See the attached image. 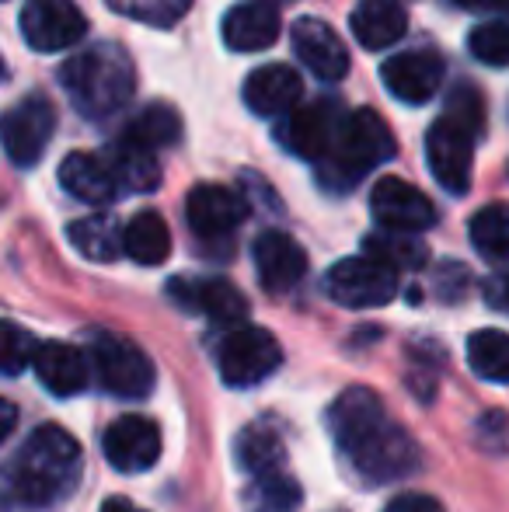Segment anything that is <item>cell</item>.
Wrapping results in <instances>:
<instances>
[{
	"instance_id": "cell-1",
	"label": "cell",
	"mask_w": 509,
	"mask_h": 512,
	"mask_svg": "<svg viewBox=\"0 0 509 512\" xmlns=\"http://www.w3.org/2000/svg\"><path fill=\"white\" fill-rule=\"evenodd\" d=\"M328 425L339 450L367 481H398L419 464V446L398 422L387 418L381 398L370 387L342 391L328 408Z\"/></svg>"
},
{
	"instance_id": "cell-2",
	"label": "cell",
	"mask_w": 509,
	"mask_h": 512,
	"mask_svg": "<svg viewBox=\"0 0 509 512\" xmlns=\"http://www.w3.org/2000/svg\"><path fill=\"white\" fill-rule=\"evenodd\" d=\"M81 481V446L60 425H39L0 474V499L14 509L60 506Z\"/></svg>"
},
{
	"instance_id": "cell-3",
	"label": "cell",
	"mask_w": 509,
	"mask_h": 512,
	"mask_svg": "<svg viewBox=\"0 0 509 512\" xmlns=\"http://www.w3.org/2000/svg\"><path fill=\"white\" fill-rule=\"evenodd\" d=\"M60 84L70 105L88 119H109L133 98L136 74L126 49L116 42H98L81 49L60 67Z\"/></svg>"
},
{
	"instance_id": "cell-4",
	"label": "cell",
	"mask_w": 509,
	"mask_h": 512,
	"mask_svg": "<svg viewBox=\"0 0 509 512\" xmlns=\"http://www.w3.org/2000/svg\"><path fill=\"white\" fill-rule=\"evenodd\" d=\"M482 98L475 88L464 84L447 102V112L433 122L426 133V161L433 178L450 192L464 196L471 189V168H475V140L482 133Z\"/></svg>"
},
{
	"instance_id": "cell-5",
	"label": "cell",
	"mask_w": 509,
	"mask_h": 512,
	"mask_svg": "<svg viewBox=\"0 0 509 512\" xmlns=\"http://www.w3.org/2000/svg\"><path fill=\"white\" fill-rule=\"evenodd\" d=\"M387 157H394V136L387 129V122L370 108L349 112L342 122L339 136L328 147V154L318 164V178L325 189L346 192L360 182L367 171H374L377 164H384Z\"/></svg>"
},
{
	"instance_id": "cell-6",
	"label": "cell",
	"mask_w": 509,
	"mask_h": 512,
	"mask_svg": "<svg viewBox=\"0 0 509 512\" xmlns=\"http://www.w3.org/2000/svg\"><path fill=\"white\" fill-rule=\"evenodd\" d=\"M91 366H95L98 380L109 394L126 401H140L154 391V363L136 342L123 335L102 331L91 342Z\"/></svg>"
},
{
	"instance_id": "cell-7",
	"label": "cell",
	"mask_w": 509,
	"mask_h": 512,
	"mask_svg": "<svg viewBox=\"0 0 509 512\" xmlns=\"http://www.w3.org/2000/svg\"><path fill=\"white\" fill-rule=\"evenodd\" d=\"M279 363H283L279 342L255 324H234L217 352L220 377H224L227 387H238V391L241 387H258L265 377L279 370Z\"/></svg>"
},
{
	"instance_id": "cell-8",
	"label": "cell",
	"mask_w": 509,
	"mask_h": 512,
	"mask_svg": "<svg viewBox=\"0 0 509 512\" xmlns=\"http://www.w3.org/2000/svg\"><path fill=\"white\" fill-rule=\"evenodd\" d=\"M56 133V108L49 98L28 95L0 115V147L18 168H35Z\"/></svg>"
},
{
	"instance_id": "cell-9",
	"label": "cell",
	"mask_w": 509,
	"mask_h": 512,
	"mask_svg": "<svg viewBox=\"0 0 509 512\" xmlns=\"http://www.w3.org/2000/svg\"><path fill=\"white\" fill-rule=\"evenodd\" d=\"M325 290L335 304H342L349 310L384 307V304H391L394 293H398V272L374 255L342 258V262L332 265V272H328Z\"/></svg>"
},
{
	"instance_id": "cell-10",
	"label": "cell",
	"mask_w": 509,
	"mask_h": 512,
	"mask_svg": "<svg viewBox=\"0 0 509 512\" xmlns=\"http://www.w3.org/2000/svg\"><path fill=\"white\" fill-rule=\"evenodd\" d=\"M346 108L332 98H321L311 105H297L293 112L283 115L279 122V143L290 150L293 157H304V161H321L328 154V147L339 136L342 122H346Z\"/></svg>"
},
{
	"instance_id": "cell-11",
	"label": "cell",
	"mask_w": 509,
	"mask_h": 512,
	"mask_svg": "<svg viewBox=\"0 0 509 512\" xmlns=\"http://www.w3.org/2000/svg\"><path fill=\"white\" fill-rule=\"evenodd\" d=\"M88 18L70 0H32L21 14V35L35 53H60L84 39Z\"/></svg>"
},
{
	"instance_id": "cell-12",
	"label": "cell",
	"mask_w": 509,
	"mask_h": 512,
	"mask_svg": "<svg viewBox=\"0 0 509 512\" xmlns=\"http://www.w3.org/2000/svg\"><path fill=\"white\" fill-rule=\"evenodd\" d=\"M102 450L119 474L150 471L161 457V429L147 415H123L105 429Z\"/></svg>"
},
{
	"instance_id": "cell-13",
	"label": "cell",
	"mask_w": 509,
	"mask_h": 512,
	"mask_svg": "<svg viewBox=\"0 0 509 512\" xmlns=\"http://www.w3.org/2000/svg\"><path fill=\"white\" fill-rule=\"evenodd\" d=\"M370 213L384 230H401V234H422L436 223V206L415 185L391 175L381 178L370 192Z\"/></svg>"
},
{
	"instance_id": "cell-14",
	"label": "cell",
	"mask_w": 509,
	"mask_h": 512,
	"mask_svg": "<svg viewBox=\"0 0 509 512\" xmlns=\"http://www.w3.org/2000/svg\"><path fill=\"white\" fill-rule=\"evenodd\" d=\"M168 293L178 307L210 317L213 324L234 328V324H245L248 317V300L227 279H171Z\"/></svg>"
},
{
	"instance_id": "cell-15",
	"label": "cell",
	"mask_w": 509,
	"mask_h": 512,
	"mask_svg": "<svg viewBox=\"0 0 509 512\" xmlns=\"http://www.w3.org/2000/svg\"><path fill=\"white\" fill-rule=\"evenodd\" d=\"M185 216H189V227L196 237L220 241V237H231L245 223L248 206L234 189H224V185H196L189 192V199H185Z\"/></svg>"
},
{
	"instance_id": "cell-16",
	"label": "cell",
	"mask_w": 509,
	"mask_h": 512,
	"mask_svg": "<svg viewBox=\"0 0 509 512\" xmlns=\"http://www.w3.org/2000/svg\"><path fill=\"white\" fill-rule=\"evenodd\" d=\"M443 60L429 49H412V53H398L384 63L381 81L398 102L405 105H426L429 98L440 91L443 84Z\"/></svg>"
},
{
	"instance_id": "cell-17",
	"label": "cell",
	"mask_w": 509,
	"mask_h": 512,
	"mask_svg": "<svg viewBox=\"0 0 509 512\" xmlns=\"http://www.w3.org/2000/svg\"><path fill=\"white\" fill-rule=\"evenodd\" d=\"M293 53L318 81L335 84L349 74V49L321 18H300L290 32Z\"/></svg>"
},
{
	"instance_id": "cell-18",
	"label": "cell",
	"mask_w": 509,
	"mask_h": 512,
	"mask_svg": "<svg viewBox=\"0 0 509 512\" xmlns=\"http://www.w3.org/2000/svg\"><path fill=\"white\" fill-rule=\"evenodd\" d=\"M252 258H255L258 283L269 293H290L307 272L304 248H300L290 234H283V230H265V234H258Z\"/></svg>"
},
{
	"instance_id": "cell-19",
	"label": "cell",
	"mask_w": 509,
	"mask_h": 512,
	"mask_svg": "<svg viewBox=\"0 0 509 512\" xmlns=\"http://www.w3.org/2000/svg\"><path fill=\"white\" fill-rule=\"evenodd\" d=\"M300 98H304V81L286 63L258 67L245 81V105L255 115H265V119H283L286 112L300 105Z\"/></svg>"
},
{
	"instance_id": "cell-20",
	"label": "cell",
	"mask_w": 509,
	"mask_h": 512,
	"mask_svg": "<svg viewBox=\"0 0 509 512\" xmlns=\"http://www.w3.org/2000/svg\"><path fill=\"white\" fill-rule=\"evenodd\" d=\"M32 370L49 394H56V398H74V394H81L84 387H88L91 356L70 342H39Z\"/></svg>"
},
{
	"instance_id": "cell-21",
	"label": "cell",
	"mask_w": 509,
	"mask_h": 512,
	"mask_svg": "<svg viewBox=\"0 0 509 512\" xmlns=\"http://www.w3.org/2000/svg\"><path fill=\"white\" fill-rule=\"evenodd\" d=\"M279 28H283V18H279V7L269 4V0H245V4H234L231 11L224 14V42L234 53H262L272 42L279 39Z\"/></svg>"
},
{
	"instance_id": "cell-22",
	"label": "cell",
	"mask_w": 509,
	"mask_h": 512,
	"mask_svg": "<svg viewBox=\"0 0 509 512\" xmlns=\"http://www.w3.org/2000/svg\"><path fill=\"white\" fill-rule=\"evenodd\" d=\"M60 185L74 199L91 203V206H109L112 199L123 192L116 182V175H112V164L102 161V157H95V154H81V150L63 157Z\"/></svg>"
},
{
	"instance_id": "cell-23",
	"label": "cell",
	"mask_w": 509,
	"mask_h": 512,
	"mask_svg": "<svg viewBox=\"0 0 509 512\" xmlns=\"http://www.w3.org/2000/svg\"><path fill=\"white\" fill-rule=\"evenodd\" d=\"M353 35L363 49H387L405 35L408 11L401 0H360V7L349 18Z\"/></svg>"
},
{
	"instance_id": "cell-24",
	"label": "cell",
	"mask_w": 509,
	"mask_h": 512,
	"mask_svg": "<svg viewBox=\"0 0 509 512\" xmlns=\"http://www.w3.org/2000/svg\"><path fill=\"white\" fill-rule=\"evenodd\" d=\"M123 248L136 265H161L171 255V230L154 209L136 213L123 230Z\"/></svg>"
},
{
	"instance_id": "cell-25",
	"label": "cell",
	"mask_w": 509,
	"mask_h": 512,
	"mask_svg": "<svg viewBox=\"0 0 509 512\" xmlns=\"http://www.w3.org/2000/svg\"><path fill=\"white\" fill-rule=\"evenodd\" d=\"M304 502V488L293 474H286L283 467H272L252 478V485L245 488V509L248 512H297Z\"/></svg>"
},
{
	"instance_id": "cell-26",
	"label": "cell",
	"mask_w": 509,
	"mask_h": 512,
	"mask_svg": "<svg viewBox=\"0 0 509 512\" xmlns=\"http://www.w3.org/2000/svg\"><path fill=\"white\" fill-rule=\"evenodd\" d=\"M123 230L112 216H84V220L70 223V244L81 251L91 262H116L119 255H126L123 248Z\"/></svg>"
},
{
	"instance_id": "cell-27",
	"label": "cell",
	"mask_w": 509,
	"mask_h": 512,
	"mask_svg": "<svg viewBox=\"0 0 509 512\" xmlns=\"http://www.w3.org/2000/svg\"><path fill=\"white\" fill-rule=\"evenodd\" d=\"M119 140L136 143L143 150H164V147H175L182 140V119L171 105H147L133 122L123 129Z\"/></svg>"
},
{
	"instance_id": "cell-28",
	"label": "cell",
	"mask_w": 509,
	"mask_h": 512,
	"mask_svg": "<svg viewBox=\"0 0 509 512\" xmlns=\"http://www.w3.org/2000/svg\"><path fill=\"white\" fill-rule=\"evenodd\" d=\"M109 164H112V175H116L119 189H126V192H154L157 182H161V168H157L154 150H143V147H136V143L116 140Z\"/></svg>"
},
{
	"instance_id": "cell-29",
	"label": "cell",
	"mask_w": 509,
	"mask_h": 512,
	"mask_svg": "<svg viewBox=\"0 0 509 512\" xmlns=\"http://www.w3.org/2000/svg\"><path fill=\"white\" fill-rule=\"evenodd\" d=\"M471 244L489 262H509V206L492 203L471 216Z\"/></svg>"
},
{
	"instance_id": "cell-30",
	"label": "cell",
	"mask_w": 509,
	"mask_h": 512,
	"mask_svg": "<svg viewBox=\"0 0 509 512\" xmlns=\"http://www.w3.org/2000/svg\"><path fill=\"white\" fill-rule=\"evenodd\" d=\"M468 366L482 380L509 384V335L496 328L475 331L468 338Z\"/></svg>"
},
{
	"instance_id": "cell-31",
	"label": "cell",
	"mask_w": 509,
	"mask_h": 512,
	"mask_svg": "<svg viewBox=\"0 0 509 512\" xmlns=\"http://www.w3.org/2000/svg\"><path fill=\"white\" fill-rule=\"evenodd\" d=\"M238 464L252 474L272 471L286 464V446L272 425H248L238 436Z\"/></svg>"
},
{
	"instance_id": "cell-32",
	"label": "cell",
	"mask_w": 509,
	"mask_h": 512,
	"mask_svg": "<svg viewBox=\"0 0 509 512\" xmlns=\"http://www.w3.org/2000/svg\"><path fill=\"white\" fill-rule=\"evenodd\" d=\"M367 255H374V258H381L384 265H391L394 272H401V269H422L426 265V244L419 241L415 234H401V230H384L381 227V234H370L367 237Z\"/></svg>"
},
{
	"instance_id": "cell-33",
	"label": "cell",
	"mask_w": 509,
	"mask_h": 512,
	"mask_svg": "<svg viewBox=\"0 0 509 512\" xmlns=\"http://www.w3.org/2000/svg\"><path fill=\"white\" fill-rule=\"evenodd\" d=\"M39 352V338L32 331H25L14 321H0V373L4 377H18L35 363Z\"/></svg>"
},
{
	"instance_id": "cell-34",
	"label": "cell",
	"mask_w": 509,
	"mask_h": 512,
	"mask_svg": "<svg viewBox=\"0 0 509 512\" xmlns=\"http://www.w3.org/2000/svg\"><path fill=\"white\" fill-rule=\"evenodd\" d=\"M109 4L123 18L143 21V25H154V28H171L185 18L192 0H109Z\"/></svg>"
},
{
	"instance_id": "cell-35",
	"label": "cell",
	"mask_w": 509,
	"mask_h": 512,
	"mask_svg": "<svg viewBox=\"0 0 509 512\" xmlns=\"http://www.w3.org/2000/svg\"><path fill=\"white\" fill-rule=\"evenodd\" d=\"M468 49L485 67H509V21H485L468 35Z\"/></svg>"
},
{
	"instance_id": "cell-36",
	"label": "cell",
	"mask_w": 509,
	"mask_h": 512,
	"mask_svg": "<svg viewBox=\"0 0 509 512\" xmlns=\"http://www.w3.org/2000/svg\"><path fill=\"white\" fill-rule=\"evenodd\" d=\"M384 512H443V506L436 499H429V495L405 492V495H394L384 506Z\"/></svg>"
},
{
	"instance_id": "cell-37",
	"label": "cell",
	"mask_w": 509,
	"mask_h": 512,
	"mask_svg": "<svg viewBox=\"0 0 509 512\" xmlns=\"http://www.w3.org/2000/svg\"><path fill=\"white\" fill-rule=\"evenodd\" d=\"M14 425H18V408H14L7 398H0V443L11 436Z\"/></svg>"
},
{
	"instance_id": "cell-38",
	"label": "cell",
	"mask_w": 509,
	"mask_h": 512,
	"mask_svg": "<svg viewBox=\"0 0 509 512\" xmlns=\"http://www.w3.org/2000/svg\"><path fill=\"white\" fill-rule=\"evenodd\" d=\"M492 304L509 310V272L503 279H496V286H492Z\"/></svg>"
},
{
	"instance_id": "cell-39",
	"label": "cell",
	"mask_w": 509,
	"mask_h": 512,
	"mask_svg": "<svg viewBox=\"0 0 509 512\" xmlns=\"http://www.w3.org/2000/svg\"><path fill=\"white\" fill-rule=\"evenodd\" d=\"M461 7H468V11H499V7H506L509 0H457Z\"/></svg>"
},
{
	"instance_id": "cell-40",
	"label": "cell",
	"mask_w": 509,
	"mask_h": 512,
	"mask_svg": "<svg viewBox=\"0 0 509 512\" xmlns=\"http://www.w3.org/2000/svg\"><path fill=\"white\" fill-rule=\"evenodd\" d=\"M102 512H143V509H136L133 502H126V499H109L102 506Z\"/></svg>"
},
{
	"instance_id": "cell-41",
	"label": "cell",
	"mask_w": 509,
	"mask_h": 512,
	"mask_svg": "<svg viewBox=\"0 0 509 512\" xmlns=\"http://www.w3.org/2000/svg\"><path fill=\"white\" fill-rule=\"evenodd\" d=\"M0 77H4V63H0Z\"/></svg>"
}]
</instances>
